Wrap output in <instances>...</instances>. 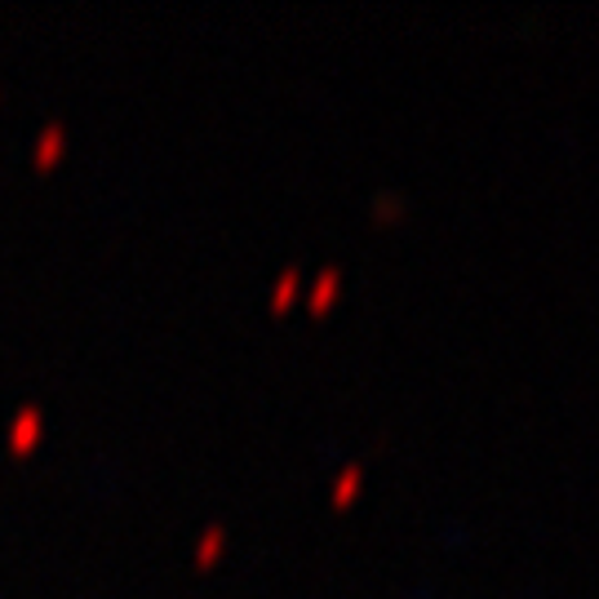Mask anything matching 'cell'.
<instances>
[{"instance_id": "1", "label": "cell", "mask_w": 599, "mask_h": 599, "mask_svg": "<svg viewBox=\"0 0 599 599\" xmlns=\"http://www.w3.org/2000/svg\"><path fill=\"white\" fill-rule=\"evenodd\" d=\"M36 435H41V409H32V404H28V409L10 422V444H14V448H28Z\"/></svg>"}, {"instance_id": "2", "label": "cell", "mask_w": 599, "mask_h": 599, "mask_svg": "<svg viewBox=\"0 0 599 599\" xmlns=\"http://www.w3.org/2000/svg\"><path fill=\"white\" fill-rule=\"evenodd\" d=\"M338 284H342V271H338V266H329V271L316 275V284H312V312H325V307L334 303Z\"/></svg>"}, {"instance_id": "3", "label": "cell", "mask_w": 599, "mask_h": 599, "mask_svg": "<svg viewBox=\"0 0 599 599\" xmlns=\"http://www.w3.org/2000/svg\"><path fill=\"white\" fill-rule=\"evenodd\" d=\"M297 288H303V275H297V266H284V271H280V280H275V288H271V307H275V312H280V307H288Z\"/></svg>"}, {"instance_id": "4", "label": "cell", "mask_w": 599, "mask_h": 599, "mask_svg": "<svg viewBox=\"0 0 599 599\" xmlns=\"http://www.w3.org/2000/svg\"><path fill=\"white\" fill-rule=\"evenodd\" d=\"M63 138H67V133H63V124H58V120L41 129V138H36V161H41V165H45V161H58Z\"/></svg>"}, {"instance_id": "5", "label": "cell", "mask_w": 599, "mask_h": 599, "mask_svg": "<svg viewBox=\"0 0 599 599\" xmlns=\"http://www.w3.org/2000/svg\"><path fill=\"white\" fill-rule=\"evenodd\" d=\"M360 480H364V471H360V467L351 462V467H347V471H342V476L334 480V502H338V507H347V502L356 498V489H360Z\"/></svg>"}, {"instance_id": "6", "label": "cell", "mask_w": 599, "mask_h": 599, "mask_svg": "<svg viewBox=\"0 0 599 599\" xmlns=\"http://www.w3.org/2000/svg\"><path fill=\"white\" fill-rule=\"evenodd\" d=\"M222 537H227V533H222L218 524H214V529H205V537H200V546H196V559H209V555L222 546Z\"/></svg>"}, {"instance_id": "7", "label": "cell", "mask_w": 599, "mask_h": 599, "mask_svg": "<svg viewBox=\"0 0 599 599\" xmlns=\"http://www.w3.org/2000/svg\"><path fill=\"white\" fill-rule=\"evenodd\" d=\"M400 205H404V200H400V196H382V200H378V205H373V214H378V218H382V222H386V218H400V214H395V209H400Z\"/></svg>"}]
</instances>
